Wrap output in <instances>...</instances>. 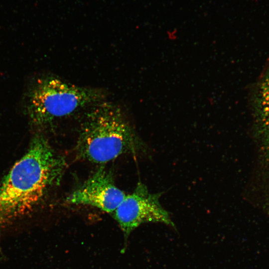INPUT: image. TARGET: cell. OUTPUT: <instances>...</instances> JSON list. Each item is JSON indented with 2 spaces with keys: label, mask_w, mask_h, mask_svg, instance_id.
Returning a JSON list of instances; mask_svg holds the SVG:
<instances>
[{
  "label": "cell",
  "mask_w": 269,
  "mask_h": 269,
  "mask_svg": "<svg viewBox=\"0 0 269 269\" xmlns=\"http://www.w3.org/2000/svg\"><path fill=\"white\" fill-rule=\"evenodd\" d=\"M65 167L64 158L45 137H33L27 151L0 186V226L32 212L48 189L60 181Z\"/></svg>",
  "instance_id": "1"
},
{
  "label": "cell",
  "mask_w": 269,
  "mask_h": 269,
  "mask_svg": "<svg viewBox=\"0 0 269 269\" xmlns=\"http://www.w3.org/2000/svg\"><path fill=\"white\" fill-rule=\"evenodd\" d=\"M86 115L76 152L80 158L96 163L109 162L124 153L144 151L140 139L119 107L102 101Z\"/></svg>",
  "instance_id": "2"
},
{
  "label": "cell",
  "mask_w": 269,
  "mask_h": 269,
  "mask_svg": "<svg viewBox=\"0 0 269 269\" xmlns=\"http://www.w3.org/2000/svg\"><path fill=\"white\" fill-rule=\"evenodd\" d=\"M105 97L102 90L47 77L39 79L33 87L29 98L28 114L32 123L44 126L102 102Z\"/></svg>",
  "instance_id": "3"
},
{
  "label": "cell",
  "mask_w": 269,
  "mask_h": 269,
  "mask_svg": "<svg viewBox=\"0 0 269 269\" xmlns=\"http://www.w3.org/2000/svg\"><path fill=\"white\" fill-rule=\"evenodd\" d=\"M162 194L150 193L145 185L139 182L133 192L126 195L113 213L126 236L146 223H160L175 227L169 213L160 203Z\"/></svg>",
  "instance_id": "4"
},
{
  "label": "cell",
  "mask_w": 269,
  "mask_h": 269,
  "mask_svg": "<svg viewBox=\"0 0 269 269\" xmlns=\"http://www.w3.org/2000/svg\"><path fill=\"white\" fill-rule=\"evenodd\" d=\"M126 195L116 185L112 174L101 167L71 193L66 202L89 205L113 213Z\"/></svg>",
  "instance_id": "5"
},
{
  "label": "cell",
  "mask_w": 269,
  "mask_h": 269,
  "mask_svg": "<svg viewBox=\"0 0 269 269\" xmlns=\"http://www.w3.org/2000/svg\"><path fill=\"white\" fill-rule=\"evenodd\" d=\"M259 110L263 129L269 141V74L261 87Z\"/></svg>",
  "instance_id": "6"
}]
</instances>
